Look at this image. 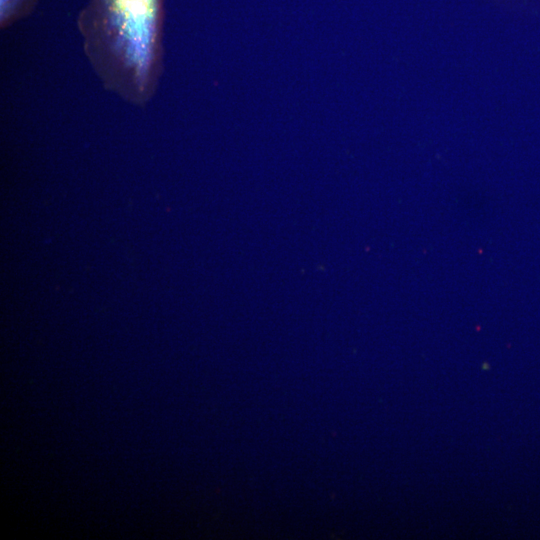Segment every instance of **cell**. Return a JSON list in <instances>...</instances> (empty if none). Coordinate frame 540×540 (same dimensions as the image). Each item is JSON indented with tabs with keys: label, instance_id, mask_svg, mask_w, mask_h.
I'll list each match as a JSON object with an SVG mask.
<instances>
[{
	"label": "cell",
	"instance_id": "1",
	"mask_svg": "<svg viewBox=\"0 0 540 540\" xmlns=\"http://www.w3.org/2000/svg\"><path fill=\"white\" fill-rule=\"evenodd\" d=\"M164 0H89L77 24L84 50L110 91L132 104L153 96L160 70Z\"/></svg>",
	"mask_w": 540,
	"mask_h": 540
},
{
	"label": "cell",
	"instance_id": "2",
	"mask_svg": "<svg viewBox=\"0 0 540 540\" xmlns=\"http://www.w3.org/2000/svg\"><path fill=\"white\" fill-rule=\"evenodd\" d=\"M37 0H0V25L2 28L28 15Z\"/></svg>",
	"mask_w": 540,
	"mask_h": 540
}]
</instances>
